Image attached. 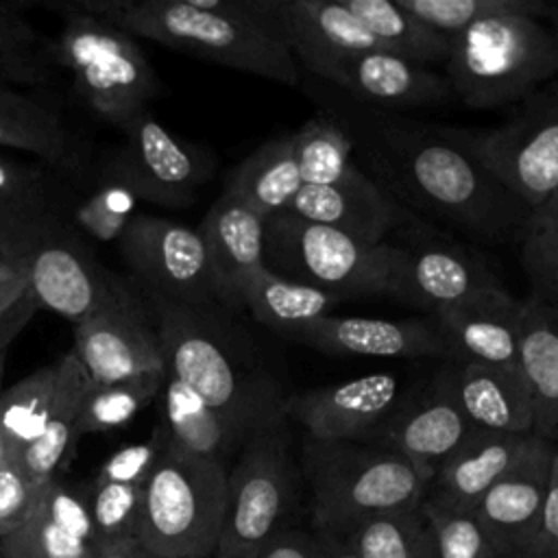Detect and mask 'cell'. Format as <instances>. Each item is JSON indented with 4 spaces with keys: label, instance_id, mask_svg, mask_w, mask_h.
I'll use <instances>...</instances> for the list:
<instances>
[{
    "label": "cell",
    "instance_id": "32",
    "mask_svg": "<svg viewBox=\"0 0 558 558\" xmlns=\"http://www.w3.org/2000/svg\"><path fill=\"white\" fill-rule=\"evenodd\" d=\"M161 423L168 432V440L187 456L218 462L229 469V462L238 458L253 434L244 425L207 405L198 395L168 373L161 390Z\"/></svg>",
    "mask_w": 558,
    "mask_h": 558
},
{
    "label": "cell",
    "instance_id": "35",
    "mask_svg": "<svg viewBox=\"0 0 558 558\" xmlns=\"http://www.w3.org/2000/svg\"><path fill=\"white\" fill-rule=\"evenodd\" d=\"M294 155L305 185H355L368 179L353 159L347 131L325 111H316L292 131Z\"/></svg>",
    "mask_w": 558,
    "mask_h": 558
},
{
    "label": "cell",
    "instance_id": "17",
    "mask_svg": "<svg viewBox=\"0 0 558 558\" xmlns=\"http://www.w3.org/2000/svg\"><path fill=\"white\" fill-rule=\"evenodd\" d=\"M558 445L530 436L517 462L471 512L501 558H527L538 534Z\"/></svg>",
    "mask_w": 558,
    "mask_h": 558
},
{
    "label": "cell",
    "instance_id": "30",
    "mask_svg": "<svg viewBox=\"0 0 558 558\" xmlns=\"http://www.w3.org/2000/svg\"><path fill=\"white\" fill-rule=\"evenodd\" d=\"M460 405L475 429L532 434L534 408L519 366L456 362Z\"/></svg>",
    "mask_w": 558,
    "mask_h": 558
},
{
    "label": "cell",
    "instance_id": "38",
    "mask_svg": "<svg viewBox=\"0 0 558 558\" xmlns=\"http://www.w3.org/2000/svg\"><path fill=\"white\" fill-rule=\"evenodd\" d=\"M57 68V44L37 33L17 4L0 2V83L46 85Z\"/></svg>",
    "mask_w": 558,
    "mask_h": 558
},
{
    "label": "cell",
    "instance_id": "10",
    "mask_svg": "<svg viewBox=\"0 0 558 558\" xmlns=\"http://www.w3.org/2000/svg\"><path fill=\"white\" fill-rule=\"evenodd\" d=\"M464 135L486 170L530 211L556 196L558 83H547L514 105L504 124Z\"/></svg>",
    "mask_w": 558,
    "mask_h": 558
},
{
    "label": "cell",
    "instance_id": "36",
    "mask_svg": "<svg viewBox=\"0 0 558 558\" xmlns=\"http://www.w3.org/2000/svg\"><path fill=\"white\" fill-rule=\"evenodd\" d=\"M336 303H340L338 296L279 277L268 268L259 270L242 294V310L275 333L325 316Z\"/></svg>",
    "mask_w": 558,
    "mask_h": 558
},
{
    "label": "cell",
    "instance_id": "2",
    "mask_svg": "<svg viewBox=\"0 0 558 558\" xmlns=\"http://www.w3.org/2000/svg\"><path fill=\"white\" fill-rule=\"evenodd\" d=\"M131 37L255 74L288 87L301 68L268 15L266 0H72Z\"/></svg>",
    "mask_w": 558,
    "mask_h": 558
},
{
    "label": "cell",
    "instance_id": "57",
    "mask_svg": "<svg viewBox=\"0 0 558 558\" xmlns=\"http://www.w3.org/2000/svg\"><path fill=\"white\" fill-rule=\"evenodd\" d=\"M545 558H558V551H554V554H549V556H545Z\"/></svg>",
    "mask_w": 558,
    "mask_h": 558
},
{
    "label": "cell",
    "instance_id": "39",
    "mask_svg": "<svg viewBox=\"0 0 558 558\" xmlns=\"http://www.w3.org/2000/svg\"><path fill=\"white\" fill-rule=\"evenodd\" d=\"M163 384L166 371H153L109 384L89 381L78 405V436L126 425L140 410L161 395Z\"/></svg>",
    "mask_w": 558,
    "mask_h": 558
},
{
    "label": "cell",
    "instance_id": "50",
    "mask_svg": "<svg viewBox=\"0 0 558 558\" xmlns=\"http://www.w3.org/2000/svg\"><path fill=\"white\" fill-rule=\"evenodd\" d=\"M257 558H318V543L314 534L290 527L266 545Z\"/></svg>",
    "mask_w": 558,
    "mask_h": 558
},
{
    "label": "cell",
    "instance_id": "55",
    "mask_svg": "<svg viewBox=\"0 0 558 558\" xmlns=\"http://www.w3.org/2000/svg\"><path fill=\"white\" fill-rule=\"evenodd\" d=\"M0 384H2V377H0ZM0 392H2V388H0ZM9 460H11V451H9V445H7V438H4L2 425H0V466H2L4 462H9Z\"/></svg>",
    "mask_w": 558,
    "mask_h": 558
},
{
    "label": "cell",
    "instance_id": "29",
    "mask_svg": "<svg viewBox=\"0 0 558 558\" xmlns=\"http://www.w3.org/2000/svg\"><path fill=\"white\" fill-rule=\"evenodd\" d=\"M0 146L33 155L68 177H78L87 163L81 140L52 107L4 83H0Z\"/></svg>",
    "mask_w": 558,
    "mask_h": 558
},
{
    "label": "cell",
    "instance_id": "9",
    "mask_svg": "<svg viewBox=\"0 0 558 558\" xmlns=\"http://www.w3.org/2000/svg\"><path fill=\"white\" fill-rule=\"evenodd\" d=\"M63 26L57 61L74 76L81 98L102 120L124 129L146 111L161 83L135 37L122 28L76 9L70 0L54 4Z\"/></svg>",
    "mask_w": 558,
    "mask_h": 558
},
{
    "label": "cell",
    "instance_id": "34",
    "mask_svg": "<svg viewBox=\"0 0 558 558\" xmlns=\"http://www.w3.org/2000/svg\"><path fill=\"white\" fill-rule=\"evenodd\" d=\"M373 35L379 50L427 65L447 61L451 37L436 33L401 9L395 0H342Z\"/></svg>",
    "mask_w": 558,
    "mask_h": 558
},
{
    "label": "cell",
    "instance_id": "43",
    "mask_svg": "<svg viewBox=\"0 0 558 558\" xmlns=\"http://www.w3.org/2000/svg\"><path fill=\"white\" fill-rule=\"evenodd\" d=\"M519 244L532 294L558 310V205L554 198L532 211Z\"/></svg>",
    "mask_w": 558,
    "mask_h": 558
},
{
    "label": "cell",
    "instance_id": "15",
    "mask_svg": "<svg viewBox=\"0 0 558 558\" xmlns=\"http://www.w3.org/2000/svg\"><path fill=\"white\" fill-rule=\"evenodd\" d=\"M401 397L395 373H371L288 395L283 416L314 440L375 442Z\"/></svg>",
    "mask_w": 558,
    "mask_h": 558
},
{
    "label": "cell",
    "instance_id": "48",
    "mask_svg": "<svg viewBox=\"0 0 558 558\" xmlns=\"http://www.w3.org/2000/svg\"><path fill=\"white\" fill-rule=\"evenodd\" d=\"M554 551H558V449L551 464V477H549V488L543 506L538 534L532 543L527 558H545Z\"/></svg>",
    "mask_w": 558,
    "mask_h": 558
},
{
    "label": "cell",
    "instance_id": "20",
    "mask_svg": "<svg viewBox=\"0 0 558 558\" xmlns=\"http://www.w3.org/2000/svg\"><path fill=\"white\" fill-rule=\"evenodd\" d=\"M277 336L331 355L403 360L442 357L449 362V349L434 316L412 320H386L325 314L310 323L290 327Z\"/></svg>",
    "mask_w": 558,
    "mask_h": 558
},
{
    "label": "cell",
    "instance_id": "3",
    "mask_svg": "<svg viewBox=\"0 0 558 558\" xmlns=\"http://www.w3.org/2000/svg\"><path fill=\"white\" fill-rule=\"evenodd\" d=\"M150 305L168 375L251 432L283 416L288 395L264 368L244 360L209 310L177 305L159 296H150Z\"/></svg>",
    "mask_w": 558,
    "mask_h": 558
},
{
    "label": "cell",
    "instance_id": "26",
    "mask_svg": "<svg viewBox=\"0 0 558 558\" xmlns=\"http://www.w3.org/2000/svg\"><path fill=\"white\" fill-rule=\"evenodd\" d=\"M288 214L331 227L362 244L377 246L414 218L371 177L355 185H303Z\"/></svg>",
    "mask_w": 558,
    "mask_h": 558
},
{
    "label": "cell",
    "instance_id": "5",
    "mask_svg": "<svg viewBox=\"0 0 558 558\" xmlns=\"http://www.w3.org/2000/svg\"><path fill=\"white\" fill-rule=\"evenodd\" d=\"M558 72V44L541 20L525 15L484 17L456 37L445 78L471 109L514 107Z\"/></svg>",
    "mask_w": 558,
    "mask_h": 558
},
{
    "label": "cell",
    "instance_id": "51",
    "mask_svg": "<svg viewBox=\"0 0 558 558\" xmlns=\"http://www.w3.org/2000/svg\"><path fill=\"white\" fill-rule=\"evenodd\" d=\"M28 292V279H26V272L15 277V279H9V281H2L0 283V318Z\"/></svg>",
    "mask_w": 558,
    "mask_h": 558
},
{
    "label": "cell",
    "instance_id": "19",
    "mask_svg": "<svg viewBox=\"0 0 558 558\" xmlns=\"http://www.w3.org/2000/svg\"><path fill=\"white\" fill-rule=\"evenodd\" d=\"M314 78L362 107L390 113L438 107L456 98L442 74L379 48L347 54L323 68Z\"/></svg>",
    "mask_w": 558,
    "mask_h": 558
},
{
    "label": "cell",
    "instance_id": "41",
    "mask_svg": "<svg viewBox=\"0 0 558 558\" xmlns=\"http://www.w3.org/2000/svg\"><path fill=\"white\" fill-rule=\"evenodd\" d=\"M87 388L76 392L46 425V429L31 440L26 447H22L13 460L24 471V475L39 488L48 486L50 482L59 480V471L68 462V458L74 451L78 436V405Z\"/></svg>",
    "mask_w": 558,
    "mask_h": 558
},
{
    "label": "cell",
    "instance_id": "33",
    "mask_svg": "<svg viewBox=\"0 0 558 558\" xmlns=\"http://www.w3.org/2000/svg\"><path fill=\"white\" fill-rule=\"evenodd\" d=\"M303 185L292 133L259 144L225 179V192L246 203L264 220L288 211Z\"/></svg>",
    "mask_w": 558,
    "mask_h": 558
},
{
    "label": "cell",
    "instance_id": "22",
    "mask_svg": "<svg viewBox=\"0 0 558 558\" xmlns=\"http://www.w3.org/2000/svg\"><path fill=\"white\" fill-rule=\"evenodd\" d=\"M434 320L447 342L449 362L517 366L521 301L504 286L475 292L434 314Z\"/></svg>",
    "mask_w": 558,
    "mask_h": 558
},
{
    "label": "cell",
    "instance_id": "59",
    "mask_svg": "<svg viewBox=\"0 0 558 558\" xmlns=\"http://www.w3.org/2000/svg\"><path fill=\"white\" fill-rule=\"evenodd\" d=\"M0 558H2V551H0Z\"/></svg>",
    "mask_w": 558,
    "mask_h": 558
},
{
    "label": "cell",
    "instance_id": "1",
    "mask_svg": "<svg viewBox=\"0 0 558 558\" xmlns=\"http://www.w3.org/2000/svg\"><path fill=\"white\" fill-rule=\"evenodd\" d=\"M310 87L320 111L347 131L362 170L405 209L482 240H521L532 211L486 170L462 129L362 107L323 81Z\"/></svg>",
    "mask_w": 558,
    "mask_h": 558
},
{
    "label": "cell",
    "instance_id": "47",
    "mask_svg": "<svg viewBox=\"0 0 558 558\" xmlns=\"http://www.w3.org/2000/svg\"><path fill=\"white\" fill-rule=\"evenodd\" d=\"M44 488L35 486L13 458L0 466V541L26 523Z\"/></svg>",
    "mask_w": 558,
    "mask_h": 558
},
{
    "label": "cell",
    "instance_id": "54",
    "mask_svg": "<svg viewBox=\"0 0 558 558\" xmlns=\"http://www.w3.org/2000/svg\"><path fill=\"white\" fill-rule=\"evenodd\" d=\"M20 275H24V268H22V266L11 264V262H7V259L0 257V283H2V281H9V279H15V277H20Z\"/></svg>",
    "mask_w": 558,
    "mask_h": 558
},
{
    "label": "cell",
    "instance_id": "12",
    "mask_svg": "<svg viewBox=\"0 0 558 558\" xmlns=\"http://www.w3.org/2000/svg\"><path fill=\"white\" fill-rule=\"evenodd\" d=\"M399 279L395 299L434 314L473 296L501 288L490 264L471 246L412 218L397 229Z\"/></svg>",
    "mask_w": 558,
    "mask_h": 558
},
{
    "label": "cell",
    "instance_id": "25",
    "mask_svg": "<svg viewBox=\"0 0 558 558\" xmlns=\"http://www.w3.org/2000/svg\"><path fill=\"white\" fill-rule=\"evenodd\" d=\"M2 558H98L87 490L50 482L24 525L0 541Z\"/></svg>",
    "mask_w": 558,
    "mask_h": 558
},
{
    "label": "cell",
    "instance_id": "4",
    "mask_svg": "<svg viewBox=\"0 0 558 558\" xmlns=\"http://www.w3.org/2000/svg\"><path fill=\"white\" fill-rule=\"evenodd\" d=\"M303 475L318 536H347L362 521L425 501L429 477L392 449L373 442L303 440Z\"/></svg>",
    "mask_w": 558,
    "mask_h": 558
},
{
    "label": "cell",
    "instance_id": "14",
    "mask_svg": "<svg viewBox=\"0 0 558 558\" xmlns=\"http://www.w3.org/2000/svg\"><path fill=\"white\" fill-rule=\"evenodd\" d=\"M78 240L52 168L0 155V257L22 266L48 244Z\"/></svg>",
    "mask_w": 558,
    "mask_h": 558
},
{
    "label": "cell",
    "instance_id": "21",
    "mask_svg": "<svg viewBox=\"0 0 558 558\" xmlns=\"http://www.w3.org/2000/svg\"><path fill=\"white\" fill-rule=\"evenodd\" d=\"M74 355L92 384L166 371L155 323L140 299L107 307L74 325Z\"/></svg>",
    "mask_w": 558,
    "mask_h": 558
},
{
    "label": "cell",
    "instance_id": "23",
    "mask_svg": "<svg viewBox=\"0 0 558 558\" xmlns=\"http://www.w3.org/2000/svg\"><path fill=\"white\" fill-rule=\"evenodd\" d=\"M268 15L301 70L316 76L329 63L379 48L342 0H266Z\"/></svg>",
    "mask_w": 558,
    "mask_h": 558
},
{
    "label": "cell",
    "instance_id": "27",
    "mask_svg": "<svg viewBox=\"0 0 558 558\" xmlns=\"http://www.w3.org/2000/svg\"><path fill=\"white\" fill-rule=\"evenodd\" d=\"M530 436L475 429L436 469L425 501L453 512H473L488 488L517 462Z\"/></svg>",
    "mask_w": 558,
    "mask_h": 558
},
{
    "label": "cell",
    "instance_id": "8",
    "mask_svg": "<svg viewBox=\"0 0 558 558\" xmlns=\"http://www.w3.org/2000/svg\"><path fill=\"white\" fill-rule=\"evenodd\" d=\"M299 469L286 416L259 425L227 473V510L214 558H257L290 530Z\"/></svg>",
    "mask_w": 558,
    "mask_h": 558
},
{
    "label": "cell",
    "instance_id": "16",
    "mask_svg": "<svg viewBox=\"0 0 558 558\" xmlns=\"http://www.w3.org/2000/svg\"><path fill=\"white\" fill-rule=\"evenodd\" d=\"M475 432L456 390V362H447L427 386L401 397L373 445L397 451L429 482L436 469Z\"/></svg>",
    "mask_w": 558,
    "mask_h": 558
},
{
    "label": "cell",
    "instance_id": "45",
    "mask_svg": "<svg viewBox=\"0 0 558 558\" xmlns=\"http://www.w3.org/2000/svg\"><path fill=\"white\" fill-rule=\"evenodd\" d=\"M432 523L436 558H501L471 512H453L423 501Z\"/></svg>",
    "mask_w": 558,
    "mask_h": 558
},
{
    "label": "cell",
    "instance_id": "7",
    "mask_svg": "<svg viewBox=\"0 0 558 558\" xmlns=\"http://www.w3.org/2000/svg\"><path fill=\"white\" fill-rule=\"evenodd\" d=\"M399 262L401 255L392 242L368 246L288 211L266 218L264 266L279 277L323 290L340 301L395 299Z\"/></svg>",
    "mask_w": 558,
    "mask_h": 558
},
{
    "label": "cell",
    "instance_id": "18",
    "mask_svg": "<svg viewBox=\"0 0 558 558\" xmlns=\"http://www.w3.org/2000/svg\"><path fill=\"white\" fill-rule=\"evenodd\" d=\"M22 268L39 307L52 310L74 325L137 299L118 275L98 264L83 240L48 244L35 251Z\"/></svg>",
    "mask_w": 558,
    "mask_h": 558
},
{
    "label": "cell",
    "instance_id": "13",
    "mask_svg": "<svg viewBox=\"0 0 558 558\" xmlns=\"http://www.w3.org/2000/svg\"><path fill=\"white\" fill-rule=\"evenodd\" d=\"M124 144L111 163L140 201L161 207H185L211 179L216 159L190 142L172 135L148 111L124 129Z\"/></svg>",
    "mask_w": 558,
    "mask_h": 558
},
{
    "label": "cell",
    "instance_id": "44",
    "mask_svg": "<svg viewBox=\"0 0 558 558\" xmlns=\"http://www.w3.org/2000/svg\"><path fill=\"white\" fill-rule=\"evenodd\" d=\"M137 201L135 192L109 170L100 185L72 209L74 227L96 242H118L135 216Z\"/></svg>",
    "mask_w": 558,
    "mask_h": 558
},
{
    "label": "cell",
    "instance_id": "60",
    "mask_svg": "<svg viewBox=\"0 0 558 558\" xmlns=\"http://www.w3.org/2000/svg\"><path fill=\"white\" fill-rule=\"evenodd\" d=\"M150 558H155V556H150Z\"/></svg>",
    "mask_w": 558,
    "mask_h": 558
},
{
    "label": "cell",
    "instance_id": "24",
    "mask_svg": "<svg viewBox=\"0 0 558 558\" xmlns=\"http://www.w3.org/2000/svg\"><path fill=\"white\" fill-rule=\"evenodd\" d=\"M196 229L207 246L218 303L242 310L248 281L266 268V220L233 194L222 192Z\"/></svg>",
    "mask_w": 558,
    "mask_h": 558
},
{
    "label": "cell",
    "instance_id": "31",
    "mask_svg": "<svg viewBox=\"0 0 558 558\" xmlns=\"http://www.w3.org/2000/svg\"><path fill=\"white\" fill-rule=\"evenodd\" d=\"M517 366L532 397V434L558 445V310L534 294L521 301Z\"/></svg>",
    "mask_w": 558,
    "mask_h": 558
},
{
    "label": "cell",
    "instance_id": "11",
    "mask_svg": "<svg viewBox=\"0 0 558 558\" xmlns=\"http://www.w3.org/2000/svg\"><path fill=\"white\" fill-rule=\"evenodd\" d=\"M116 244L148 296L194 310L218 303L207 246L196 227L135 214Z\"/></svg>",
    "mask_w": 558,
    "mask_h": 558
},
{
    "label": "cell",
    "instance_id": "37",
    "mask_svg": "<svg viewBox=\"0 0 558 558\" xmlns=\"http://www.w3.org/2000/svg\"><path fill=\"white\" fill-rule=\"evenodd\" d=\"M342 538L357 558H436L423 504L371 517Z\"/></svg>",
    "mask_w": 558,
    "mask_h": 558
},
{
    "label": "cell",
    "instance_id": "52",
    "mask_svg": "<svg viewBox=\"0 0 558 558\" xmlns=\"http://www.w3.org/2000/svg\"><path fill=\"white\" fill-rule=\"evenodd\" d=\"M316 536L318 543V558H357L355 551L338 536Z\"/></svg>",
    "mask_w": 558,
    "mask_h": 558
},
{
    "label": "cell",
    "instance_id": "42",
    "mask_svg": "<svg viewBox=\"0 0 558 558\" xmlns=\"http://www.w3.org/2000/svg\"><path fill=\"white\" fill-rule=\"evenodd\" d=\"M144 486L94 480L87 488L89 517L98 549L118 547L137 541V523L142 512Z\"/></svg>",
    "mask_w": 558,
    "mask_h": 558
},
{
    "label": "cell",
    "instance_id": "28",
    "mask_svg": "<svg viewBox=\"0 0 558 558\" xmlns=\"http://www.w3.org/2000/svg\"><path fill=\"white\" fill-rule=\"evenodd\" d=\"M89 386L74 351L63 353L48 366L37 368L15 386L0 392V425L11 458L35 440L54 414L83 388Z\"/></svg>",
    "mask_w": 558,
    "mask_h": 558
},
{
    "label": "cell",
    "instance_id": "53",
    "mask_svg": "<svg viewBox=\"0 0 558 558\" xmlns=\"http://www.w3.org/2000/svg\"><path fill=\"white\" fill-rule=\"evenodd\" d=\"M98 558H150V554H146L137 541H129V543H122L118 547H109V549H102Z\"/></svg>",
    "mask_w": 558,
    "mask_h": 558
},
{
    "label": "cell",
    "instance_id": "58",
    "mask_svg": "<svg viewBox=\"0 0 558 558\" xmlns=\"http://www.w3.org/2000/svg\"><path fill=\"white\" fill-rule=\"evenodd\" d=\"M554 201H556V205H558V192H556V196H554Z\"/></svg>",
    "mask_w": 558,
    "mask_h": 558
},
{
    "label": "cell",
    "instance_id": "56",
    "mask_svg": "<svg viewBox=\"0 0 558 558\" xmlns=\"http://www.w3.org/2000/svg\"><path fill=\"white\" fill-rule=\"evenodd\" d=\"M549 22H551V33L556 37V44H558V2L556 4H549Z\"/></svg>",
    "mask_w": 558,
    "mask_h": 558
},
{
    "label": "cell",
    "instance_id": "40",
    "mask_svg": "<svg viewBox=\"0 0 558 558\" xmlns=\"http://www.w3.org/2000/svg\"><path fill=\"white\" fill-rule=\"evenodd\" d=\"M410 15L421 20L425 26L456 37L471 24L493 15H525L547 17L549 4L541 0H395Z\"/></svg>",
    "mask_w": 558,
    "mask_h": 558
},
{
    "label": "cell",
    "instance_id": "46",
    "mask_svg": "<svg viewBox=\"0 0 558 558\" xmlns=\"http://www.w3.org/2000/svg\"><path fill=\"white\" fill-rule=\"evenodd\" d=\"M168 447V432L159 421L150 436L142 442H133L113 451L98 469L96 480L102 482H120V484H137L144 486L155 471L159 458Z\"/></svg>",
    "mask_w": 558,
    "mask_h": 558
},
{
    "label": "cell",
    "instance_id": "49",
    "mask_svg": "<svg viewBox=\"0 0 558 558\" xmlns=\"http://www.w3.org/2000/svg\"><path fill=\"white\" fill-rule=\"evenodd\" d=\"M39 310L37 299L26 292L2 318H0V377L4 373V357L9 353V347L13 344V340L22 333V329L31 323V318L35 316V312Z\"/></svg>",
    "mask_w": 558,
    "mask_h": 558
},
{
    "label": "cell",
    "instance_id": "6",
    "mask_svg": "<svg viewBox=\"0 0 558 558\" xmlns=\"http://www.w3.org/2000/svg\"><path fill=\"white\" fill-rule=\"evenodd\" d=\"M229 469L170 445L144 484L140 547L155 558H214L227 510Z\"/></svg>",
    "mask_w": 558,
    "mask_h": 558
}]
</instances>
